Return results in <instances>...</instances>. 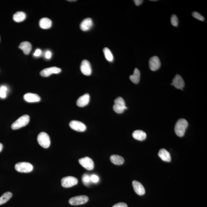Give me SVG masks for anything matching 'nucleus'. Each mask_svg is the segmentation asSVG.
Listing matches in <instances>:
<instances>
[{"instance_id":"obj_1","label":"nucleus","mask_w":207,"mask_h":207,"mask_svg":"<svg viewBox=\"0 0 207 207\" xmlns=\"http://www.w3.org/2000/svg\"><path fill=\"white\" fill-rule=\"evenodd\" d=\"M188 125V122L186 120L184 119H179L177 122L175 128V132L177 135L180 137H183Z\"/></svg>"},{"instance_id":"obj_2","label":"nucleus","mask_w":207,"mask_h":207,"mask_svg":"<svg viewBox=\"0 0 207 207\" xmlns=\"http://www.w3.org/2000/svg\"><path fill=\"white\" fill-rule=\"evenodd\" d=\"M30 121V117L29 115H24L21 117L11 126L13 130H17L27 125Z\"/></svg>"},{"instance_id":"obj_3","label":"nucleus","mask_w":207,"mask_h":207,"mask_svg":"<svg viewBox=\"0 0 207 207\" xmlns=\"http://www.w3.org/2000/svg\"><path fill=\"white\" fill-rule=\"evenodd\" d=\"M37 141L41 146L47 149L50 145V139L48 135L45 132H40L37 137Z\"/></svg>"},{"instance_id":"obj_4","label":"nucleus","mask_w":207,"mask_h":207,"mask_svg":"<svg viewBox=\"0 0 207 207\" xmlns=\"http://www.w3.org/2000/svg\"><path fill=\"white\" fill-rule=\"evenodd\" d=\"M15 168L18 172L27 173L32 172L33 170L34 167L29 163L21 162L16 164Z\"/></svg>"},{"instance_id":"obj_5","label":"nucleus","mask_w":207,"mask_h":207,"mask_svg":"<svg viewBox=\"0 0 207 207\" xmlns=\"http://www.w3.org/2000/svg\"><path fill=\"white\" fill-rule=\"evenodd\" d=\"M88 200V197L86 196H78L70 199L69 203L72 205L77 206V205L84 204L86 203Z\"/></svg>"},{"instance_id":"obj_6","label":"nucleus","mask_w":207,"mask_h":207,"mask_svg":"<svg viewBox=\"0 0 207 207\" xmlns=\"http://www.w3.org/2000/svg\"><path fill=\"white\" fill-rule=\"evenodd\" d=\"M78 180L75 177L68 176L64 177L61 180L62 186L64 188H70L76 185Z\"/></svg>"},{"instance_id":"obj_7","label":"nucleus","mask_w":207,"mask_h":207,"mask_svg":"<svg viewBox=\"0 0 207 207\" xmlns=\"http://www.w3.org/2000/svg\"><path fill=\"white\" fill-rule=\"evenodd\" d=\"M80 165L87 170H91L94 168V163L90 157H85L79 160Z\"/></svg>"},{"instance_id":"obj_8","label":"nucleus","mask_w":207,"mask_h":207,"mask_svg":"<svg viewBox=\"0 0 207 207\" xmlns=\"http://www.w3.org/2000/svg\"><path fill=\"white\" fill-rule=\"evenodd\" d=\"M70 127L72 129L79 132H84L86 130V126L81 122L77 121H72L70 123Z\"/></svg>"},{"instance_id":"obj_9","label":"nucleus","mask_w":207,"mask_h":207,"mask_svg":"<svg viewBox=\"0 0 207 207\" xmlns=\"http://www.w3.org/2000/svg\"><path fill=\"white\" fill-rule=\"evenodd\" d=\"M61 69L57 67H52L45 68L40 72L41 76L47 77L50 76L53 74H58L61 72Z\"/></svg>"},{"instance_id":"obj_10","label":"nucleus","mask_w":207,"mask_h":207,"mask_svg":"<svg viewBox=\"0 0 207 207\" xmlns=\"http://www.w3.org/2000/svg\"><path fill=\"white\" fill-rule=\"evenodd\" d=\"M80 69L82 73L85 75L90 76L91 74V65L88 60H85L82 62Z\"/></svg>"},{"instance_id":"obj_11","label":"nucleus","mask_w":207,"mask_h":207,"mask_svg":"<svg viewBox=\"0 0 207 207\" xmlns=\"http://www.w3.org/2000/svg\"><path fill=\"white\" fill-rule=\"evenodd\" d=\"M161 62L159 58L157 56L151 57L149 61V67L152 71H155L160 68Z\"/></svg>"},{"instance_id":"obj_12","label":"nucleus","mask_w":207,"mask_h":207,"mask_svg":"<svg viewBox=\"0 0 207 207\" xmlns=\"http://www.w3.org/2000/svg\"><path fill=\"white\" fill-rule=\"evenodd\" d=\"M172 85L178 89L183 90L185 86V82L180 75H177L172 80Z\"/></svg>"},{"instance_id":"obj_13","label":"nucleus","mask_w":207,"mask_h":207,"mask_svg":"<svg viewBox=\"0 0 207 207\" xmlns=\"http://www.w3.org/2000/svg\"><path fill=\"white\" fill-rule=\"evenodd\" d=\"M24 98L28 103L39 102L40 101V97L36 94L27 93L24 95Z\"/></svg>"},{"instance_id":"obj_14","label":"nucleus","mask_w":207,"mask_h":207,"mask_svg":"<svg viewBox=\"0 0 207 207\" xmlns=\"http://www.w3.org/2000/svg\"><path fill=\"white\" fill-rule=\"evenodd\" d=\"M133 188L134 191L138 195H143L145 193V189L142 184L136 180L133 181L132 182Z\"/></svg>"},{"instance_id":"obj_15","label":"nucleus","mask_w":207,"mask_h":207,"mask_svg":"<svg viewBox=\"0 0 207 207\" xmlns=\"http://www.w3.org/2000/svg\"><path fill=\"white\" fill-rule=\"evenodd\" d=\"M90 100V95L88 94H86L78 99L76 102L77 105L79 107H83L88 104Z\"/></svg>"},{"instance_id":"obj_16","label":"nucleus","mask_w":207,"mask_h":207,"mask_svg":"<svg viewBox=\"0 0 207 207\" xmlns=\"http://www.w3.org/2000/svg\"><path fill=\"white\" fill-rule=\"evenodd\" d=\"M93 22L91 18H86L80 23V27L82 30L87 31L89 30L93 27Z\"/></svg>"},{"instance_id":"obj_17","label":"nucleus","mask_w":207,"mask_h":207,"mask_svg":"<svg viewBox=\"0 0 207 207\" xmlns=\"http://www.w3.org/2000/svg\"><path fill=\"white\" fill-rule=\"evenodd\" d=\"M19 47L23 51L25 54L27 55H29L32 49V45L30 43L27 41H25L21 43L20 44Z\"/></svg>"},{"instance_id":"obj_18","label":"nucleus","mask_w":207,"mask_h":207,"mask_svg":"<svg viewBox=\"0 0 207 207\" xmlns=\"http://www.w3.org/2000/svg\"><path fill=\"white\" fill-rule=\"evenodd\" d=\"M159 157L165 162H170L171 160V157L169 152L164 149H161L159 152Z\"/></svg>"},{"instance_id":"obj_19","label":"nucleus","mask_w":207,"mask_h":207,"mask_svg":"<svg viewBox=\"0 0 207 207\" xmlns=\"http://www.w3.org/2000/svg\"><path fill=\"white\" fill-rule=\"evenodd\" d=\"M52 22L48 18H43L39 21V25L43 29H48L52 27Z\"/></svg>"},{"instance_id":"obj_20","label":"nucleus","mask_w":207,"mask_h":207,"mask_svg":"<svg viewBox=\"0 0 207 207\" xmlns=\"http://www.w3.org/2000/svg\"><path fill=\"white\" fill-rule=\"evenodd\" d=\"M132 136L137 140L143 141L145 139L147 134L145 132L142 130H136L133 133Z\"/></svg>"},{"instance_id":"obj_21","label":"nucleus","mask_w":207,"mask_h":207,"mask_svg":"<svg viewBox=\"0 0 207 207\" xmlns=\"http://www.w3.org/2000/svg\"><path fill=\"white\" fill-rule=\"evenodd\" d=\"M140 73L139 69L136 68L135 69L134 71V73L132 75L130 76V79L131 80L132 83L137 84L139 83L140 80Z\"/></svg>"},{"instance_id":"obj_22","label":"nucleus","mask_w":207,"mask_h":207,"mask_svg":"<svg viewBox=\"0 0 207 207\" xmlns=\"http://www.w3.org/2000/svg\"><path fill=\"white\" fill-rule=\"evenodd\" d=\"M25 13L23 12L19 11L15 13L13 16V19L16 22H21L26 19Z\"/></svg>"},{"instance_id":"obj_23","label":"nucleus","mask_w":207,"mask_h":207,"mask_svg":"<svg viewBox=\"0 0 207 207\" xmlns=\"http://www.w3.org/2000/svg\"><path fill=\"white\" fill-rule=\"evenodd\" d=\"M111 162L117 165H121L124 163V158L121 156L113 155L110 157Z\"/></svg>"},{"instance_id":"obj_24","label":"nucleus","mask_w":207,"mask_h":207,"mask_svg":"<svg viewBox=\"0 0 207 207\" xmlns=\"http://www.w3.org/2000/svg\"><path fill=\"white\" fill-rule=\"evenodd\" d=\"M12 194L11 192H7L0 197V205L4 204L10 199Z\"/></svg>"},{"instance_id":"obj_25","label":"nucleus","mask_w":207,"mask_h":207,"mask_svg":"<svg viewBox=\"0 0 207 207\" xmlns=\"http://www.w3.org/2000/svg\"><path fill=\"white\" fill-rule=\"evenodd\" d=\"M103 52L106 60L109 62H113V60H114V57H113V54L109 49L108 48L105 47L103 49Z\"/></svg>"},{"instance_id":"obj_26","label":"nucleus","mask_w":207,"mask_h":207,"mask_svg":"<svg viewBox=\"0 0 207 207\" xmlns=\"http://www.w3.org/2000/svg\"><path fill=\"white\" fill-rule=\"evenodd\" d=\"M114 104L124 108L125 110L127 109V108L126 106V103L124 100L121 97H119L116 99L114 101Z\"/></svg>"},{"instance_id":"obj_27","label":"nucleus","mask_w":207,"mask_h":207,"mask_svg":"<svg viewBox=\"0 0 207 207\" xmlns=\"http://www.w3.org/2000/svg\"><path fill=\"white\" fill-rule=\"evenodd\" d=\"M82 181L85 185L88 186L91 182L90 176L88 174H84L82 178Z\"/></svg>"},{"instance_id":"obj_28","label":"nucleus","mask_w":207,"mask_h":207,"mask_svg":"<svg viewBox=\"0 0 207 207\" xmlns=\"http://www.w3.org/2000/svg\"><path fill=\"white\" fill-rule=\"evenodd\" d=\"M171 22L172 25L177 27L178 25V20L177 16L175 14L172 15L171 18Z\"/></svg>"},{"instance_id":"obj_29","label":"nucleus","mask_w":207,"mask_h":207,"mask_svg":"<svg viewBox=\"0 0 207 207\" xmlns=\"http://www.w3.org/2000/svg\"><path fill=\"white\" fill-rule=\"evenodd\" d=\"M192 16L193 17L197 19L198 20L204 21H205V18L203 16H202L201 14H200L199 13L197 12H194L192 13Z\"/></svg>"},{"instance_id":"obj_30","label":"nucleus","mask_w":207,"mask_h":207,"mask_svg":"<svg viewBox=\"0 0 207 207\" xmlns=\"http://www.w3.org/2000/svg\"><path fill=\"white\" fill-rule=\"evenodd\" d=\"M113 109H114L115 112L118 113V114L122 113L125 110L124 108L118 106L116 104H114L113 106Z\"/></svg>"},{"instance_id":"obj_31","label":"nucleus","mask_w":207,"mask_h":207,"mask_svg":"<svg viewBox=\"0 0 207 207\" xmlns=\"http://www.w3.org/2000/svg\"><path fill=\"white\" fill-rule=\"evenodd\" d=\"M90 178H91V182L94 183H97L99 181V177L98 175L93 174L90 176Z\"/></svg>"},{"instance_id":"obj_32","label":"nucleus","mask_w":207,"mask_h":207,"mask_svg":"<svg viewBox=\"0 0 207 207\" xmlns=\"http://www.w3.org/2000/svg\"><path fill=\"white\" fill-rule=\"evenodd\" d=\"M112 207H128L127 205L124 203H119L115 205Z\"/></svg>"},{"instance_id":"obj_33","label":"nucleus","mask_w":207,"mask_h":207,"mask_svg":"<svg viewBox=\"0 0 207 207\" xmlns=\"http://www.w3.org/2000/svg\"><path fill=\"white\" fill-rule=\"evenodd\" d=\"M52 53L50 51H47L46 52L45 54V57L46 58L49 59L52 57Z\"/></svg>"},{"instance_id":"obj_34","label":"nucleus","mask_w":207,"mask_h":207,"mask_svg":"<svg viewBox=\"0 0 207 207\" xmlns=\"http://www.w3.org/2000/svg\"><path fill=\"white\" fill-rule=\"evenodd\" d=\"M42 53V51L40 50V49H38L37 50H36L35 52H34V55L35 57H39L41 55Z\"/></svg>"},{"instance_id":"obj_35","label":"nucleus","mask_w":207,"mask_h":207,"mask_svg":"<svg viewBox=\"0 0 207 207\" xmlns=\"http://www.w3.org/2000/svg\"><path fill=\"white\" fill-rule=\"evenodd\" d=\"M7 96V92L0 91V98H5Z\"/></svg>"},{"instance_id":"obj_36","label":"nucleus","mask_w":207,"mask_h":207,"mask_svg":"<svg viewBox=\"0 0 207 207\" xmlns=\"http://www.w3.org/2000/svg\"><path fill=\"white\" fill-rule=\"evenodd\" d=\"M136 6H139L143 2V0H134V1Z\"/></svg>"},{"instance_id":"obj_37","label":"nucleus","mask_w":207,"mask_h":207,"mask_svg":"<svg viewBox=\"0 0 207 207\" xmlns=\"http://www.w3.org/2000/svg\"><path fill=\"white\" fill-rule=\"evenodd\" d=\"M0 91L6 92L7 93L8 88L7 87L5 86H2L0 87Z\"/></svg>"},{"instance_id":"obj_38","label":"nucleus","mask_w":207,"mask_h":207,"mask_svg":"<svg viewBox=\"0 0 207 207\" xmlns=\"http://www.w3.org/2000/svg\"><path fill=\"white\" fill-rule=\"evenodd\" d=\"M3 147V145L0 143V152H1L2 151Z\"/></svg>"},{"instance_id":"obj_39","label":"nucleus","mask_w":207,"mask_h":207,"mask_svg":"<svg viewBox=\"0 0 207 207\" xmlns=\"http://www.w3.org/2000/svg\"><path fill=\"white\" fill-rule=\"evenodd\" d=\"M70 1V2H71V1H73H73H76V0H74H74H73H73H72V1Z\"/></svg>"},{"instance_id":"obj_40","label":"nucleus","mask_w":207,"mask_h":207,"mask_svg":"<svg viewBox=\"0 0 207 207\" xmlns=\"http://www.w3.org/2000/svg\"><path fill=\"white\" fill-rule=\"evenodd\" d=\"M150 1H156V0H153V1H152V0H151Z\"/></svg>"}]
</instances>
